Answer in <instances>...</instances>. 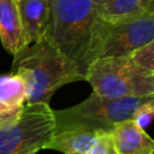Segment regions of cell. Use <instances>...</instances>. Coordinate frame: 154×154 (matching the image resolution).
Listing matches in <instances>:
<instances>
[{
  "mask_svg": "<svg viewBox=\"0 0 154 154\" xmlns=\"http://www.w3.org/2000/svg\"><path fill=\"white\" fill-rule=\"evenodd\" d=\"M84 81L91 85L93 93L108 99L154 96V73L136 66L129 57L95 59Z\"/></svg>",
  "mask_w": 154,
  "mask_h": 154,
  "instance_id": "obj_4",
  "label": "cell"
},
{
  "mask_svg": "<svg viewBox=\"0 0 154 154\" xmlns=\"http://www.w3.org/2000/svg\"><path fill=\"white\" fill-rule=\"evenodd\" d=\"M152 154H154V153H152Z\"/></svg>",
  "mask_w": 154,
  "mask_h": 154,
  "instance_id": "obj_17",
  "label": "cell"
},
{
  "mask_svg": "<svg viewBox=\"0 0 154 154\" xmlns=\"http://www.w3.org/2000/svg\"><path fill=\"white\" fill-rule=\"evenodd\" d=\"M19 14L25 45L45 40L49 17L48 0H19Z\"/></svg>",
  "mask_w": 154,
  "mask_h": 154,
  "instance_id": "obj_8",
  "label": "cell"
},
{
  "mask_svg": "<svg viewBox=\"0 0 154 154\" xmlns=\"http://www.w3.org/2000/svg\"><path fill=\"white\" fill-rule=\"evenodd\" d=\"M154 41V12H141L116 20L96 18L93 57H129L135 49Z\"/></svg>",
  "mask_w": 154,
  "mask_h": 154,
  "instance_id": "obj_5",
  "label": "cell"
},
{
  "mask_svg": "<svg viewBox=\"0 0 154 154\" xmlns=\"http://www.w3.org/2000/svg\"><path fill=\"white\" fill-rule=\"evenodd\" d=\"M0 41L12 55L26 46L19 14V0H0Z\"/></svg>",
  "mask_w": 154,
  "mask_h": 154,
  "instance_id": "obj_10",
  "label": "cell"
},
{
  "mask_svg": "<svg viewBox=\"0 0 154 154\" xmlns=\"http://www.w3.org/2000/svg\"><path fill=\"white\" fill-rule=\"evenodd\" d=\"M85 154H116L112 132H99L95 142Z\"/></svg>",
  "mask_w": 154,
  "mask_h": 154,
  "instance_id": "obj_15",
  "label": "cell"
},
{
  "mask_svg": "<svg viewBox=\"0 0 154 154\" xmlns=\"http://www.w3.org/2000/svg\"><path fill=\"white\" fill-rule=\"evenodd\" d=\"M55 129L53 109L46 103H25L19 118L0 129V154H36Z\"/></svg>",
  "mask_w": 154,
  "mask_h": 154,
  "instance_id": "obj_6",
  "label": "cell"
},
{
  "mask_svg": "<svg viewBox=\"0 0 154 154\" xmlns=\"http://www.w3.org/2000/svg\"><path fill=\"white\" fill-rule=\"evenodd\" d=\"M26 103L23 81L13 75H0V129L14 123Z\"/></svg>",
  "mask_w": 154,
  "mask_h": 154,
  "instance_id": "obj_7",
  "label": "cell"
},
{
  "mask_svg": "<svg viewBox=\"0 0 154 154\" xmlns=\"http://www.w3.org/2000/svg\"><path fill=\"white\" fill-rule=\"evenodd\" d=\"M153 116H154V97L149 99L146 102H143L142 105H140L132 113L131 120L138 128L146 130L149 126V124L153 119Z\"/></svg>",
  "mask_w": 154,
  "mask_h": 154,
  "instance_id": "obj_14",
  "label": "cell"
},
{
  "mask_svg": "<svg viewBox=\"0 0 154 154\" xmlns=\"http://www.w3.org/2000/svg\"><path fill=\"white\" fill-rule=\"evenodd\" d=\"M49 17L45 40L85 77L94 61L93 38L96 13L91 0H48Z\"/></svg>",
  "mask_w": 154,
  "mask_h": 154,
  "instance_id": "obj_1",
  "label": "cell"
},
{
  "mask_svg": "<svg viewBox=\"0 0 154 154\" xmlns=\"http://www.w3.org/2000/svg\"><path fill=\"white\" fill-rule=\"evenodd\" d=\"M116 154H152L154 153V141L138 128L131 119L118 123L113 131Z\"/></svg>",
  "mask_w": 154,
  "mask_h": 154,
  "instance_id": "obj_9",
  "label": "cell"
},
{
  "mask_svg": "<svg viewBox=\"0 0 154 154\" xmlns=\"http://www.w3.org/2000/svg\"><path fill=\"white\" fill-rule=\"evenodd\" d=\"M11 73L23 81L26 103L49 105L59 88L84 81L77 67L46 40L28 45L13 54Z\"/></svg>",
  "mask_w": 154,
  "mask_h": 154,
  "instance_id": "obj_2",
  "label": "cell"
},
{
  "mask_svg": "<svg viewBox=\"0 0 154 154\" xmlns=\"http://www.w3.org/2000/svg\"><path fill=\"white\" fill-rule=\"evenodd\" d=\"M129 58L143 71L154 73V41L135 49Z\"/></svg>",
  "mask_w": 154,
  "mask_h": 154,
  "instance_id": "obj_13",
  "label": "cell"
},
{
  "mask_svg": "<svg viewBox=\"0 0 154 154\" xmlns=\"http://www.w3.org/2000/svg\"><path fill=\"white\" fill-rule=\"evenodd\" d=\"M154 96H132L124 99H108L91 93L82 102L63 108L53 109L57 131L81 130L112 132L114 126L131 119L135 109Z\"/></svg>",
  "mask_w": 154,
  "mask_h": 154,
  "instance_id": "obj_3",
  "label": "cell"
},
{
  "mask_svg": "<svg viewBox=\"0 0 154 154\" xmlns=\"http://www.w3.org/2000/svg\"><path fill=\"white\" fill-rule=\"evenodd\" d=\"M146 2H148V4H152V5H154V0H144Z\"/></svg>",
  "mask_w": 154,
  "mask_h": 154,
  "instance_id": "obj_16",
  "label": "cell"
},
{
  "mask_svg": "<svg viewBox=\"0 0 154 154\" xmlns=\"http://www.w3.org/2000/svg\"><path fill=\"white\" fill-rule=\"evenodd\" d=\"M99 132L81 130L57 131L45 149H53L61 154H85L95 142Z\"/></svg>",
  "mask_w": 154,
  "mask_h": 154,
  "instance_id": "obj_11",
  "label": "cell"
},
{
  "mask_svg": "<svg viewBox=\"0 0 154 154\" xmlns=\"http://www.w3.org/2000/svg\"><path fill=\"white\" fill-rule=\"evenodd\" d=\"M97 17L116 20L136 16L141 12H154V5L144 0H91Z\"/></svg>",
  "mask_w": 154,
  "mask_h": 154,
  "instance_id": "obj_12",
  "label": "cell"
}]
</instances>
